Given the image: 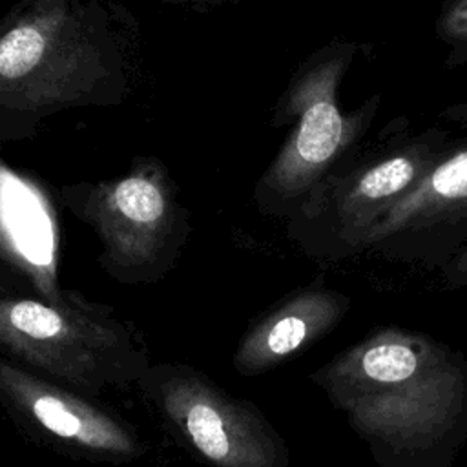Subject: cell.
<instances>
[{"instance_id": "obj_12", "label": "cell", "mask_w": 467, "mask_h": 467, "mask_svg": "<svg viewBox=\"0 0 467 467\" xmlns=\"http://www.w3.org/2000/svg\"><path fill=\"white\" fill-rule=\"evenodd\" d=\"M438 31L449 42H467V0H454L443 11Z\"/></svg>"}, {"instance_id": "obj_9", "label": "cell", "mask_w": 467, "mask_h": 467, "mask_svg": "<svg viewBox=\"0 0 467 467\" xmlns=\"http://www.w3.org/2000/svg\"><path fill=\"white\" fill-rule=\"evenodd\" d=\"M445 155V139L434 133L356 171L332 197L336 237L352 248H363L367 235L381 217L410 193Z\"/></svg>"}, {"instance_id": "obj_11", "label": "cell", "mask_w": 467, "mask_h": 467, "mask_svg": "<svg viewBox=\"0 0 467 467\" xmlns=\"http://www.w3.org/2000/svg\"><path fill=\"white\" fill-rule=\"evenodd\" d=\"M347 310L348 297L339 292L299 290L248 328L234 354L235 370L257 376L279 367L330 332Z\"/></svg>"}, {"instance_id": "obj_14", "label": "cell", "mask_w": 467, "mask_h": 467, "mask_svg": "<svg viewBox=\"0 0 467 467\" xmlns=\"http://www.w3.org/2000/svg\"><path fill=\"white\" fill-rule=\"evenodd\" d=\"M447 115L458 119V120H467V102L465 104H460V106H454L447 111Z\"/></svg>"}, {"instance_id": "obj_1", "label": "cell", "mask_w": 467, "mask_h": 467, "mask_svg": "<svg viewBox=\"0 0 467 467\" xmlns=\"http://www.w3.org/2000/svg\"><path fill=\"white\" fill-rule=\"evenodd\" d=\"M124 49L95 0H20L0 20V117L36 124L126 97Z\"/></svg>"}, {"instance_id": "obj_6", "label": "cell", "mask_w": 467, "mask_h": 467, "mask_svg": "<svg viewBox=\"0 0 467 467\" xmlns=\"http://www.w3.org/2000/svg\"><path fill=\"white\" fill-rule=\"evenodd\" d=\"M467 246V144L447 151L429 175L394 204L363 248L447 265Z\"/></svg>"}, {"instance_id": "obj_3", "label": "cell", "mask_w": 467, "mask_h": 467, "mask_svg": "<svg viewBox=\"0 0 467 467\" xmlns=\"http://www.w3.org/2000/svg\"><path fill=\"white\" fill-rule=\"evenodd\" d=\"M352 57V44L334 42L312 55L285 89L274 122H296L259 179L255 195L266 210L308 204L367 128L372 108L347 115L337 104V88Z\"/></svg>"}, {"instance_id": "obj_2", "label": "cell", "mask_w": 467, "mask_h": 467, "mask_svg": "<svg viewBox=\"0 0 467 467\" xmlns=\"http://www.w3.org/2000/svg\"><path fill=\"white\" fill-rule=\"evenodd\" d=\"M0 350L88 396L142 381L150 370L144 350L124 323L71 292L60 301L0 296Z\"/></svg>"}, {"instance_id": "obj_15", "label": "cell", "mask_w": 467, "mask_h": 467, "mask_svg": "<svg viewBox=\"0 0 467 467\" xmlns=\"http://www.w3.org/2000/svg\"><path fill=\"white\" fill-rule=\"evenodd\" d=\"M173 2H197V0H173Z\"/></svg>"}, {"instance_id": "obj_7", "label": "cell", "mask_w": 467, "mask_h": 467, "mask_svg": "<svg viewBox=\"0 0 467 467\" xmlns=\"http://www.w3.org/2000/svg\"><path fill=\"white\" fill-rule=\"evenodd\" d=\"M0 401L35 429L69 451L104 460L142 454L133 431L84 394L0 358Z\"/></svg>"}, {"instance_id": "obj_10", "label": "cell", "mask_w": 467, "mask_h": 467, "mask_svg": "<svg viewBox=\"0 0 467 467\" xmlns=\"http://www.w3.org/2000/svg\"><path fill=\"white\" fill-rule=\"evenodd\" d=\"M451 358L443 345L425 334L389 327L336 356L314 372L312 379L341 407L361 394L418 376Z\"/></svg>"}, {"instance_id": "obj_5", "label": "cell", "mask_w": 467, "mask_h": 467, "mask_svg": "<svg viewBox=\"0 0 467 467\" xmlns=\"http://www.w3.org/2000/svg\"><path fill=\"white\" fill-rule=\"evenodd\" d=\"M151 396L181 438L212 467H283V447L248 401L188 367L148 370Z\"/></svg>"}, {"instance_id": "obj_8", "label": "cell", "mask_w": 467, "mask_h": 467, "mask_svg": "<svg viewBox=\"0 0 467 467\" xmlns=\"http://www.w3.org/2000/svg\"><path fill=\"white\" fill-rule=\"evenodd\" d=\"M465 378L452 358L418 376L361 394L339 409L363 436L392 447H418L441 436L460 412Z\"/></svg>"}, {"instance_id": "obj_4", "label": "cell", "mask_w": 467, "mask_h": 467, "mask_svg": "<svg viewBox=\"0 0 467 467\" xmlns=\"http://www.w3.org/2000/svg\"><path fill=\"white\" fill-rule=\"evenodd\" d=\"M60 199L93 228L102 243L100 263L119 281L159 279L184 244V213L157 159L139 157L109 181L64 186Z\"/></svg>"}, {"instance_id": "obj_13", "label": "cell", "mask_w": 467, "mask_h": 467, "mask_svg": "<svg viewBox=\"0 0 467 467\" xmlns=\"http://www.w3.org/2000/svg\"><path fill=\"white\" fill-rule=\"evenodd\" d=\"M445 281L449 286H462L467 285V246L456 254L445 266Z\"/></svg>"}]
</instances>
